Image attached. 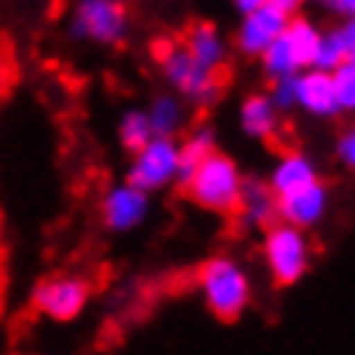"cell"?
I'll list each match as a JSON object with an SVG mask.
<instances>
[{"mask_svg": "<svg viewBox=\"0 0 355 355\" xmlns=\"http://www.w3.org/2000/svg\"><path fill=\"white\" fill-rule=\"evenodd\" d=\"M232 218H238L241 228H255V232H266L269 225H276L279 221V207H276L272 187L266 180H245Z\"/></svg>", "mask_w": 355, "mask_h": 355, "instance_id": "12", "label": "cell"}, {"mask_svg": "<svg viewBox=\"0 0 355 355\" xmlns=\"http://www.w3.org/2000/svg\"><path fill=\"white\" fill-rule=\"evenodd\" d=\"M148 204L152 197L145 190H138L135 183H121L111 187L101 200V221L107 232H135L145 218H148Z\"/></svg>", "mask_w": 355, "mask_h": 355, "instance_id": "10", "label": "cell"}, {"mask_svg": "<svg viewBox=\"0 0 355 355\" xmlns=\"http://www.w3.org/2000/svg\"><path fill=\"white\" fill-rule=\"evenodd\" d=\"M241 183H245V176H241V169L235 166V159L214 148V152H207V155L197 162V169L190 173V180H187L180 190H183L197 207H204V211H211V214L232 218L238 207Z\"/></svg>", "mask_w": 355, "mask_h": 355, "instance_id": "1", "label": "cell"}, {"mask_svg": "<svg viewBox=\"0 0 355 355\" xmlns=\"http://www.w3.org/2000/svg\"><path fill=\"white\" fill-rule=\"evenodd\" d=\"M335 42H338L342 62H355V17L342 21V24L335 28Z\"/></svg>", "mask_w": 355, "mask_h": 355, "instance_id": "22", "label": "cell"}, {"mask_svg": "<svg viewBox=\"0 0 355 355\" xmlns=\"http://www.w3.org/2000/svg\"><path fill=\"white\" fill-rule=\"evenodd\" d=\"M180 45L204 66V69H214V73H225V62H228V45L221 38V31L214 24H190L180 38Z\"/></svg>", "mask_w": 355, "mask_h": 355, "instance_id": "14", "label": "cell"}, {"mask_svg": "<svg viewBox=\"0 0 355 355\" xmlns=\"http://www.w3.org/2000/svg\"><path fill=\"white\" fill-rule=\"evenodd\" d=\"M259 3H266V0H235V7L241 10V14H245V10H255Z\"/></svg>", "mask_w": 355, "mask_h": 355, "instance_id": "27", "label": "cell"}, {"mask_svg": "<svg viewBox=\"0 0 355 355\" xmlns=\"http://www.w3.org/2000/svg\"><path fill=\"white\" fill-rule=\"evenodd\" d=\"M314 180H321V173H318V162L311 155H304V152H283L276 159V166H272V173H269L266 183L272 187L276 197H283V193H293V190H300V187H307Z\"/></svg>", "mask_w": 355, "mask_h": 355, "instance_id": "15", "label": "cell"}, {"mask_svg": "<svg viewBox=\"0 0 355 355\" xmlns=\"http://www.w3.org/2000/svg\"><path fill=\"white\" fill-rule=\"evenodd\" d=\"M214 152V131L211 128H197L187 141H180V169H176V187H183L190 180V173L197 169V162Z\"/></svg>", "mask_w": 355, "mask_h": 355, "instance_id": "17", "label": "cell"}, {"mask_svg": "<svg viewBox=\"0 0 355 355\" xmlns=\"http://www.w3.org/2000/svg\"><path fill=\"white\" fill-rule=\"evenodd\" d=\"M0 266H3V218H0Z\"/></svg>", "mask_w": 355, "mask_h": 355, "instance_id": "28", "label": "cell"}, {"mask_svg": "<svg viewBox=\"0 0 355 355\" xmlns=\"http://www.w3.org/2000/svg\"><path fill=\"white\" fill-rule=\"evenodd\" d=\"M200 293H204V304L211 307V314L218 321H238L248 304H252V279L248 272L238 266L235 259L228 255H214L200 266Z\"/></svg>", "mask_w": 355, "mask_h": 355, "instance_id": "3", "label": "cell"}, {"mask_svg": "<svg viewBox=\"0 0 355 355\" xmlns=\"http://www.w3.org/2000/svg\"><path fill=\"white\" fill-rule=\"evenodd\" d=\"M342 62V52H338V42H335V31H321V38H318V49H314V69H335Z\"/></svg>", "mask_w": 355, "mask_h": 355, "instance_id": "21", "label": "cell"}, {"mask_svg": "<svg viewBox=\"0 0 355 355\" xmlns=\"http://www.w3.org/2000/svg\"><path fill=\"white\" fill-rule=\"evenodd\" d=\"M321 28L300 14H293L286 21V28L279 31V38L259 55V66L266 73V80H283V76H297L304 69H311L314 62V49H318Z\"/></svg>", "mask_w": 355, "mask_h": 355, "instance_id": "4", "label": "cell"}, {"mask_svg": "<svg viewBox=\"0 0 355 355\" xmlns=\"http://www.w3.org/2000/svg\"><path fill=\"white\" fill-rule=\"evenodd\" d=\"M266 3H272V7H279L286 17H293V14H297V10H300L307 0H266Z\"/></svg>", "mask_w": 355, "mask_h": 355, "instance_id": "26", "label": "cell"}, {"mask_svg": "<svg viewBox=\"0 0 355 355\" xmlns=\"http://www.w3.org/2000/svg\"><path fill=\"white\" fill-rule=\"evenodd\" d=\"M324 7H331L342 21H349V17H355V0H328Z\"/></svg>", "mask_w": 355, "mask_h": 355, "instance_id": "25", "label": "cell"}, {"mask_svg": "<svg viewBox=\"0 0 355 355\" xmlns=\"http://www.w3.org/2000/svg\"><path fill=\"white\" fill-rule=\"evenodd\" d=\"M338 162L349 173H355V124L349 131H342V138H338Z\"/></svg>", "mask_w": 355, "mask_h": 355, "instance_id": "23", "label": "cell"}, {"mask_svg": "<svg viewBox=\"0 0 355 355\" xmlns=\"http://www.w3.org/2000/svg\"><path fill=\"white\" fill-rule=\"evenodd\" d=\"M311 238L304 228H293L286 221H276L262 232V259L269 266V276L276 286H293L311 272Z\"/></svg>", "mask_w": 355, "mask_h": 355, "instance_id": "5", "label": "cell"}, {"mask_svg": "<svg viewBox=\"0 0 355 355\" xmlns=\"http://www.w3.org/2000/svg\"><path fill=\"white\" fill-rule=\"evenodd\" d=\"M276 207H279V221L311 232L314 225L324 221V214L331 207V190H328L324 180H314V183H307V187H300L293 193L276 197Z\"/></svg>", "mask_w": 355, "mask_h": 355, "instance_id": "9", "label": "cell"}, {"mask_svg": "<svg viewBox=\"0 0 355 355\" xmlns=\"http://www.w3.org/2000/svg\"><path fill=\"white\" fill-rule=\"evenodd\" d=\"M155 59L162 76L169 80V87L176 90V97L197 104V107H214L225 94V73L204 69L180 42H162L155 45Z\"/></svg>", "mask_w": 355, "mask_h": 355, "instance_id": "2", "label": "cell"}, {"mask_svg": "<svg viewBox=\"0 0 355 355\" xmlns=\"http://www.w3.org/2000/svg\"><path fill=\"white\" fill-rule=\"evenodd\" d=\"M69 31L94 45H121L128 38V7L124 0H80Z\"/></svg>", "mask_w": 355, "mask_h": 355, "instance_id": "7", "label": "cell"}, {"mask_svg": "<svg viewBox=\"0 0 355 355\" xmlns=\"http://www.w3.org/2000/svg\"><path fill=\"white\" fill-rule=\"evenodd\" d=\"M176 169H180V141L152 135L138 152H131L128 183H135L145 193H155V190L176 187Z\"/></svg>", "mask_w": 355, "mask_h": 355, "instance_id": "6", "label": "cell"}, {"mask_svg": "<svg viewBox=\"0 0 355 355\" xmlns=\"http://www.w3.org/2000/svg\"><path fill=\"white\" fill-rule=\"evenodd\" d=\"M10 83H14V59H10V55L0 49V101L7 97Z\"/></svg>", "mask_w": 355, "mask_h": 355, "instance_id": "24", "label": "cell"}, {"mask_svg": "<svg viewBox=\"0 0 355 355\" xmlns=\"http://www.w3.org/2000/svg\"><path fill=\"white\" fill-rule=\"evenodd\" d=\"M286 14L272 3H259L255 10H245L241 14V24H238V52L248 55V59H259L276 38L279 31L286 28Z\"/></svg>", "mask_w": 355, "mask_h": 355, "instance_id": "11", "label": "cell"}, {"mask_svg": "<svg viewBox=\"0 0 355 355\" xmlns=\"http://www.w3.org/2000/svg\"><path fill=\"white\" fill-rule=\"evenodd\" d=\"M307 3H328V0H307Z\"/></svg>", "mask_w": 355, "mask_h": 355, "instance_id": "29", "label": "cell"}, {"mask_svg": "<svg viewBox=\"0 0 355 355\" xmlns=\"http://www.w3.org/2000/svg\"><path fill=\"white\" fill-rule=\"evenodd\" d=\"M90 297H94V286H90L87 276H49L45 283H38L31 304L42 318L66 324V321H76L87 311Z\"/></svg>", "mask_w": 355, "mask_h": 355, "instance_id": "8", "label": "cell"}, {"mask_svg": "<svg viewBox=\"0 0 355 355\" xmlns=\"http://www.w3.org/2000/svg\"><path fill=\"white\" fill-rule=\"evenodd\" d=\"M145 118H148V128H152V135H162V138H176V131H180V124H183V107H180V97H169V94L155 97V101L148 104Z\"/></svg>", "mask_w": 355, "mask_h": 355, "instance_id": "18", "label": "cell"}, {"mask_svg": "<svg viewBox=\"0 0 355 355\" xmlns=\"http://www.w3.org/2000/svg\"><path fill=\"white\" fill-rule=\"evenodd\" d=\"M283 114L276 111V104L269 101V94H252L241 104V131L259 138V141H276Z\"/></svg>", "mask_w": 355, "mask_h": 355, "instance_id": "16", "label": "cell"}, {"mask_svg": "<svg viewBox=\"0 0 355 355\" xmlns=\"http://www.w3.org/2000/svg\"><path fill=\"white\" fill-rule=\"evenodd\" d=\"M118 138H121V145H124L128 152H138V148L152 138V128H148L145 111H128L118 124Z\"/></svg>", "mask_w": 355, "mask_h": 355, "instance_id": "20", "label": "cell"}, {"mask_svg": "<svg viewBox=\"0 0 355 355\" xmlns=\"http://www.w3.org/2000/svg\"><path fill=\"white\" fill-rule=\"evenodd\" d=\"M293 97H297V107L314 114V118H335L338 114V104H335V83H331V73L328 69H304L293 76Z\"/></svg>", "mask_w": 355, "mask_h": 355, "instance_id": "13", "label": "cell"}, {"mask_svg": "<svg viewBox=\"0 0 355 355\" xmlns=\"http://www.w3.org/2000/svg\"><path fill=\"white\" fill-rule=\"evenodd\" d=\"M331 83H335L338 114H355V62H338L331 69Z\"/></svg>", "mask_w": 355, "mask_h": 355, "instance_id": "19", "label": "cell"}]
</instances>
